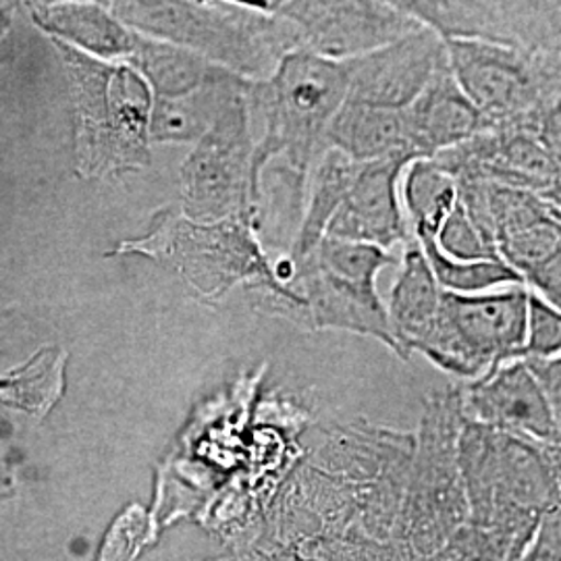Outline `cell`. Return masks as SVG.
I'll return each instance as SVG.
<instances>
[{"instance_id":"cell-1","label":"cell","mask_w":561,"mask_h":561,"mask_svg":"<svg viewBox=\"0 0 561 561\" xmlns=\"http://www.w3.org/2000/svg\"><path fill=\"white\" fill-rule=\"evenodd\" d=\"M117 20L241 80H271L280 60L301 50L289 21L236 2H102Z\"/></svg>"},{"instance_id":"cell-2","label":"cell","mask_w":561,"mask_h":561,"mask_svg":"<svg viewBox=\"0 0 561 561\" xmlns=\"http://www.w3.org/2000/svg\"><path fill=\"white\" fill-rule=\"evenodd\" d=\"M350 90L347 60L317 57L306 50L285 55L271 80L254 81L252 104L264 113V136L252 161V194L259 202V181L268 162L283 161L294 198H304L306 175L327 150L329 125Z\"/></svg>"},{"instance_id":"cell-3","label":"cell","mask_w":561,"mask_h":561,"mask_svg":"<svg viewBox=\"0 0 561 561\" xmlns=\"http://www.w3.org/2000/svg\"><path fill=\"white\" fill-rule=\"evenodd\" d=\"M256 213L217 222H196L178 210H161L138 240L123 241L117 254H144L178 271L206 300L221 298L236 285L261 287L287 308L304 312L294 287L280 283L275 266L254 236Z\"/></svg>"},{"instance_id":"cell-4","label":"cell","mask_w":561,"mask_h":561,"mask_svg":"<svg viewBox=\"0 0 561 561\" xmlns=\"http://www.w3.org/2000/svg\"><path fill=\"white\" fill-rule=\"evenodd\" d=\"M458 454L468 524L528 547L542 516L558 505L549 445L463 421Z\"/></svg>"},{"instance_id":"cell-5","label":"cell","mask_w":561,"mask_h":561,"mask_svg":"<svg viewBox=\"0 0 561 561\" xmlns=\"http://www.w3.org/2000/svg\"><path fill=\"white\" fill-rule=\"evenodd\" d=\"M71 81L78 111L76 167L80 178L101 180L140 171L150 162L152 92L129 67L83 55L55 41Z\"/></svg>"},{"instance_id":"cell-6","label":"cell","mask_w":561,"mask_h":561,"mask_svg":"<svg viewBox=\"0 0 561 561\" xmlns=\"http://www.w3.org/2000/svg\"><path fill=\"white\" fill-rule=\"evenodd\" d=\"M396 259L377 245L322 238L294 264V291L306 304L304 319L312 329H337L381 341L396 356L387 306L377 291V275Z\"/></svg>"},{"instance_id":"cell-7","label":"cell","mask_w":561,"mask_h":561,"mask_svg":"<svg viewBox=\"0 0 561 561\" xmlns=\"http://www.w3.org/2000/svg\"><path fill=\"white\" fill-rule=\"evenodd\" d=\"M463 421L460 387L424 401L410 461V539L426 560L468 522L458 454Z\"/></svg>"},{"instance_id":"cell-8","label":"cell","mask_w":561,"mask_h":561,"mask_svg":"<svg viewBox=\"0 0 561 561\" xmlns=\"http://www.w3.org/2000/svg\"><path fill=\"white\" fill-rule=\"evenodd\" d=\"M526 310L524 285L477 296L443 291L439 321L419 354L443 373L477 381L505 362L522 360Z\"/></svg>"},{"instance_id":"cell-9","label":"cell","mask_w":561,"mask_h":561,"mask_svg":"<svg viewBox=\"0 0 561 561\" xmlns=\"http://www.w3.org/2000/svg\"><path fill=\"white\" fill-rule=\"evenodd\" d=\"M252 85L225 104L213 127L181 167V213L196 222H217L256 213L252 194Z\"/></svg>"},{"instance_id":"cell-10","label":"cell","mask_w":561,"mask_h":561,"mask_svg":"<svg viewBox=\"0 0 561 561\" xmlns=\"http://www.w3.org/2000/svg\"><path fill=\"white\" fill-rule=\"evenodd\" d=\"M447 67L491 129L530 131L545 99L537 55L479 41H445Z\"/></svg>"},{"instance_id":"cell-11","label":"cell","mask_w":561,"mask_h":561,"mask_svg":"<svg viewBox=\"0 0 561 561\" xmlns=\"http://www.w3.org/2000/svg\"><path fill=\"white\" fill-rule=\"evenodd\" d=\"M256 9L289 21L300 48L317 57L352 60L410 36L422 23L398 2H261Z\"/></svg>"},{"instance_id":"cell-12","label":"cell","mask_w":561,"mask_h":561,"mask_svg":"<svg viewBox=\"0 0 561 561\" xmlns=\"http://www.w3.org/2000/svg\"><path fill=\"white\" fill-rule=\"evenodd\" d=\"M443 41H479L526 55L561 46V2H398Z\"/></svg>"},{"instance_id":"cell-13","label":"cell","mask_w":561,"mask_h":561,"mask_svg":"<svg viewBox=\"0 0 561 561\" xmlns=\"http://www.w3.org/2000/svg\"><path fill=\"white\" fill-rule=\"evenodd\" d=\"M435 161L456 181L479 180L528 192L561 221V167L530 131L489 129Z\"/></svg>"},{"instance_id":"cell-14","label":"cell","mask_w":561,"mask_h":561,"mask_svg":"<svg viewBox=\"0 0 561 561\" xmlns=\"http://www.w3.org/2000/svg\"><path fill=\"white\" fill-rule=\"evenodd\" d=\"M445 62V41L422 25L401 41L347 60L350 90L345 101L403 111L421 96Z\"/></svg>"},{"instance_id":"cell-15","label":"cell","mask_w":561,"mask_h":561,"mask_svg":"<svg viewBox=\"0 0 561 561\" xmlns=\"http://www.w3.org/2000/svg\"><path fill=\"white\" fill-rule=\"evenodd\" d=\"M460 393L466 421L542 445H558L549 401L528 362H505L481 379L460 385Z\"/></svg>"},{"instance_id":"cell-16","label":"cell","mask_w":561,"mask_h":561,"mask_svg":"<svg viewBox=\"0 0 561 561\" xmlns=\"http://www.w3.org/2000/svg\"><path fill=\"white\" fill-rule=\"evenodd\" d=\"M408 164L405 159L358 162L324 238L368 243L387 252L410 240V227L398 201V181Z\"/></svg>"},{"instance_id":"cell-17","label":"cell","mask_w":561,"mask_h":561,"mask_svg":"<svg viewBox=\"0 0 561 561\" xmlns=\"http://www.w3.org/2000/svg\"><path fill=\"white\" fill-rule=\"evenodd\" d=\"M405 121L416 161L435 159L491 129L477 106L461 92L447 62L421 96L405 108Z\"/></svg>"},{"instance_id":"cell-18","label":"cell","mask_w":561,"mask_h":561,"mask_svg":"<svg viewBox=\"0 0 561 561\" xmlns=\"http://www.w3.org/2000/svg\"><path fill=\"white\" fill-rule=\"evenodd\" d=\"M403 245L400 277L391 289L387 312L403 360H408L414 352L419 354L422 343L437 327L443 289L433 275L421 243L410 236Z\"/></svg>"},{"instance_id":"cell-19","label":"cell","mask_w":561,"mask_h":561,"mask_svg":"<svg viewBox=\"0 0 561 561\" xmlns=\"http://www.w3.org/2000/svg\"><path fill=\"white\" fill-rule=\"evenodd\" d=\"M34 20L55 41L73 42L94 59H131L144 36L117 20L102 2H50L36 4Z\"/></svg>"},{"instance_id":"cell-20","label":"cell","mask_w":561,"mask_h":561,"mask_svg":"<svg viewBox=\"0 0 561 561\" xmlns=\"http://www.w3.org/2000/svg\"><path fill=\"white\" fill-rule=\"evenodd\" d=\"M327 150H340L356 162L405 159L414 162L410 129L403 111L343 102L327 131Z\"/></svg>"},{"instance_id":"cell-21","label":"cell","mask_w":561,"mask_h":561,"mask_svg":"<svg viewBox=\"0 0 561 561\" xmlns=\"http://www.w3.org/2000/svg\"><path fill=\"white\" fill-rule=\"evenodd\" d=\"M250 81L217 67L196 92L178 101L157 99L150 117V140L201 141L221 115L225 104L241 92Z\"/></svg>"},{"instance_id":"cell-22","label":"cell","mask_w":561,"mask_h":561,"mask_svg":"<svg viewBox=\"0 0 561 561\" xmlns=\"http://www.w3.org/2000/svg\"><path fill=\"white\" fill-rule=\"evenodd\" d=\"M403 202L410 236L416 241H435L458 204V181L435 159L410 162L403 180Z\"/></svg>"},{"instance_id":"cell-23","label":"cell","mask_w":561,"mask_h":561,"mask_svg":"<svg viewBox=\"0 0 561 561\" xmlns=\"http://www.w3.org/2000/svg\"><path fill=\"white\" fill-rule=\"evenodd\" d=\"M129 67L140 73L157 92V99L178 101L196 92L217 71L215 65L167 42L141 38L140 48L129 59Z\"/></svg>"},{"instance_id":"cell-24","label":"cell","mask_w":561,"mask_h":561,"mask_svg":"<svg viewBox=\"0 0 561 561\" xmlns=\"http://www.w3.org/2000/svg\"><path fill=\"white\" fill-rule=\"evenodd\" d=\"M433 275L443 291L477 296L493 289H502L510 285H524L520 277L502 261L495 262H458L443 256L435 241H419Z\"/></svg>"},{"instance_id":"cell-25","label":"cell","mask_w":561,"mask_h":561,"mask_svg":"<svg viewBox=\"0 0 561 561\" xmlns=\"http://www.w3.org/2000/svg\"><path fill=\"white\" fill-rule=\"evenodd\" d=\"M526 545L472 524H463L439 551L426 561H520Z\"/></svg>"},{"instance_id":"cell-26","label":"cell","mask_w":561,"mask_h":561,"mask_svg":"<svg viewBox=\"0 0 561 561\" xmlns=\"http://www.w3.org/2000/svg\"><path fill=\"white\" fill-rule=\"evenodd\" d=\"M435 245L443 256L458 262H495L502 261L495 243L489 240L477 222L470 219L460 198L451 215L443 222ZM503 262V261H502Z\"/></svg>"},{"instance_id":"cell-27","label":"cell","mask_w":561,"mask_h":561,"mask_svg":"<svg viewBox=\"0 0 561 561\" xmlns=\"http://www.w3.org/2000/svg\"><path fill=\"white\" fill-rule=\"evenodd\" d=\"M558 356H561V312L528 291L522 360H549Z\"/></svg>"},{"instance_id":"cell-28","label":"cell","mask_w":561,"mask_h":561,"mask_svg":"<svg viewBox=\"0 0 561 561\" xmlns=\"http://www.w3.org/2000/svg\"><path fill=\"white\" fill-rule=\"evenodd\" d=\"M530 134L561 167V85L542 102L530 125Z\"/></svg>"},{"instance_id":"cell-29","label":"cell","mask_w":561,"mask_h":561,"mask_svg":"<svg viewBox=\"0 0 561 561\" xmlns=\"http://www.w3.org/2000/svg\"><path fill=\"white\" fill-rule=\"evenodd\" d=\"M520 561H561V507H551L526 547Z\"/></svg>"},{"instance_id":"cell-30","label":"cell","mask_w":561,"mask_h":561,"mask_svg":"<svg viewBox=\"0 0 561 561\" xmlns=\"http://www.w3.org/2000/svg\"><path fill=\"white\" fill-rule=\"evenodd\" d=\"M535 377L541 382L545 398L549 401L556 431H558V445L561 447V356L549 360H526Z\"/></svg>"},{"instance_id":"cell-31","label":"cell","mask_w":561,"mask_h":561,"mask_svg":"<svg viewBox=\"0 0 561 561\" xmlns=\"http://www.w3.org/2000/svg\"><path fill=\"white\" fill-rule=\"evenodd\" d=\"M524 287L561 312V250L524 279Z\"/></svg>"},{"instance_id":"cell-32","label":"cell","mask_w":561,"mask_h":561,"mask_svg":"<svg viewBox=\"0 0 561 561\" xmlns=\"http://www.w3.org/2000/svg\"><path fill=\"white\" fill-rule=\"evenodd\" d=\"M553 50H556V53H558V55H560L561 57V46H558V48H553Z\"/></svg>"}]
</instances>
